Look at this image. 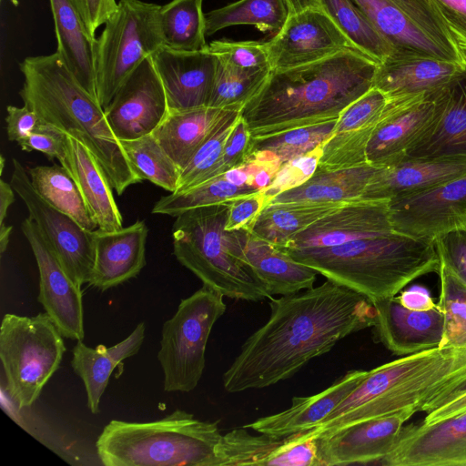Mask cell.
Masks as SVG:
<instances>
[{"mask_svg":"<svg viewBox=\"0 0 466 466\" xmlns=\"http://www.w3.org/2000/svg\"><path fill=\"white\" fill-rule=\"evenodd\" d=\"M258 190L250 185L235 184L223 174L187 190L160 198L155 203L152 213L177 217L188 209L228 203Z\"/></svg>","mask_w":466,"mask_h":466,"instance_id":"60d3db41","label":"cell"},{"mask_svg":"<svg viewBox=\"0 0 466 466\" xmlns=\"http://www.w3.org/2000/svg\"><path fill=\"white\" fill-rule=\"evenodd\" d=\"M253 143L248 124L240 115L227 139L221 157L208 180L244 166L252 154Z\"/></svg>","mask_w":466,"mask_h":466,"instance_id":"c3c4849f","label":"cell"},{"mask_svg":"<svg viewBox=\"0 0 466 466\" xmlns=\"http://www.w3.org/2000/svg\"><path fill=\"white\" fill-rule=\"evenodd\" d=\"M92 36L96 37L97 28L105 25L116 11V0H74Z\"/></svg>","mask_w":466,"mask_h":466,"instance_id":"9f6ffc18","label":"cell"},{"mask_svg":"<svg viewBox=\"0 0 466 466\" xmlns=\"http://www.w3.org/2000/svg\"><path fill=\"white\" fill-rule=\"evenodd\" d=\"M466 384V344L444 345L405 355L368 370L350 395L301 440L403 410L414 413Z\"/></svg>","mask_w":466,"mask_h":466,"instance_id":"3957f363","label":"cell"},{"mask_svg":"<svg viewBox=\"0 0 466 466\" xmlns=\"http://www.w3.org/2000/svg\"><path fill=\"white\" fill-rule=\"evenodd\" d=\"M203 0H172L159 9L164 46L179 51H197L208 46Z\"/></svg>","mask_w":466,"mask_h":466,"instance_id":"ab89813d","label":"cell"},{"mask_svg":"<svg viewBox=\"0 0 466 466\" xmlns=\"http://www.w3.org/2000/svg\"><path fill=\"white\" fill-rule=\"evenodd\" d=\"M266 42L271 70L312 63L354 47L320 6L289 15Z\"/></svg>","mask_w":466,"mask_h":466,"instance_id":"2e32d148","label":"cell"},{"mask_svg":"<svg viewBox=\"0 0 466 466\" xmlns=\"http://www.w3.org/2000/svg\"><path fill=\"white\" fill-rule=\"evenodd\" d=\"M435 119L405 158L466 155V68L437 96Z\"/></svg>","mask_w":466,"mask_h":466,"instance_id":"f546056e","label":"cell"},{"mask_svg":"<svg viewBox=\"0 0 466 466\" xmlns=\"http://www.w3.org/2000/svg\"><path fill=\"white\" fill-rule=\"evenodd\" d=\"M1 158V168H0V173L2 174L3 173V169H4V165H5V158L3 156L0 157Z\"/></svg>","mask_w":466,"mask_h":466,"instance_id":"be15d7a7","label":"cell"},{"mask_svg":"<svg viewBox=\"0 0 466 466\" xmlns=\"http://www.w3.org/2000/svg\"><path fill=\"white\" fill-rule=\"evenodd\" d=\"M281 249L371 302L396 296L423 275L439 273L441 265L435 240L397 231L329 248Z\"/></svg>","mask_w":466,"mask_h":466,"instance_id":"5b68a950","label":"cell"},{"mask_svg":"<svg viewBox=\"0 0 466 466\" xmlns=\"http://www.w3.org/2000/svg\"><path fill=\"white\" fill-rule=\"evenodd\" d=\"M367 374L368 370H350L326 390L312 396L294 397L289 408L243 427L276 439L309 431L334 411Z\"/></svg>","mask_w":466,"mask_h":466,"instance_id":"4316f807","label":"cell"},{"mask_svg":"<svg viewBox=\"0 0 466 466\" xmlns=\"http://www.w3.org/2000/svg\"><path fill=\"white\" fill-rule=\"evenodd\" d=\"M120 143L141 180H148L170 193L177 190L181 170L153 134Z\"/></svg>","mask_w":466,"mask_h":466,"instance_id":"b9f144b4","label":"cell"},{"mask_svg":"<svg viewBox=\"0 0 466 466\" xmlns=\"http://www.w3.org/2000/svg\"><path fill=\"white\" fill-rule=\"evenodd\" d=\"M268 321L244 342L222 377L230 392L285 380L347 336L375 324V308L362 294L327 279L318 287L269 299Z\"/></svg>","mask_w":466,"mask_h":466,"instance_id":"6da1fadb","label":"cell"},{"mask_svg":"<svg viewBox=\"0 0 466 466\" xmlns=\"http://www.w3.org/2000/svg\"><path fill=\"white\" fill-rule=\"evenodd\" d=\"M218 422L177 409L153 421L110 420L96 441L106 466H215Z\"/></svg>","mask_w":466,"mask_h":466,"instance_id":"8992f818","label":"cell"},{"mask_svg":"<svg viewBox=\"0 0 466 466\" xmlns=\"http://www.w3.org/2000/svg\"><path fill=\"white\" fill-rule=\"evenodd\" d=\"M336 122L332 120L263 138H253V151L271 154L283 167L309 155L323 145L331 137Z\"/></svg>","mask_w":466,"mask_h":466,"instance_id":"7bdbcfd3","label":"cell"},{"mask_svg":"<svg viewBox=\"0 0 466 466\" xmlns=\"http://www.w3.org/2000/svg\"><path fill=\"white\" fill-rule=\"evenodd\" d=\"M439 308L445 319L441 346L466 344V284L445 265H441Z\"/></svg>","mask_w":466,"mask_h":466,"instance_id":"bcb514c9","label":"cell"},{"mask_svg":"<svg viewBox=\"0 0 466 466\" xmlns=\"http://www.w3.org/2000/svg\"><path fill=\"white\" fill-rule=\"evenodd\" d=\"M21 229L38 267V301L64 337L83 340L85 329L81 288L67 276L54 249L31 218L22 222Z\"/></svg>","mask_w":466,"mask_h":466,"instance_id":"9a60e30c","label":"cell"},{"mask_svg":"<svg viewBox=\"0 0 466 466\" xmlns=\"http://www.w3.org/2000/svg\"><path fill=\"white\" fill-rule=\"evenodd\" d=\"M57 43L56 53L79 84L96 96V38L89 33L74 0H49Z\"/></svg>","mask_w":466,"mask_h":466,"instance_id":"1f68e13d","label":"cell"},{"mask_svg":"<svg viewBox=\"0 0 466 466\" xmlns=\"http://www.w3.org/2000/svg\"><path fill=\"white\" fill-rule=\"evenodd\" d=\"M12 226L5 224L0 225V252L3 254L7 248L10 233L12 231Z\"/></svg>","mask_w":466,"mask_h":466,"instance_id":"94428289","label":"cell"},{"mask_svg":"<svg viewBox=\"0 0 466 466\" xmlns=\"http://www.w3.org/2000/svg\"><path fill=\"white\" fill-rule=\"evenodd\" d=\"M397 299L405 308L413 310H428L437 306L430 291L425 287L419 285L411 286L401 291Z\"/></svg>","mask_w":466,"mask_h":466,"instance_id":"6f0895ef","label":"cell"},{"mask_svg":"<svg viewBox=\"0 0 466 466\" xmlns=\"http://www.w3.org/2000/svg\"></svg>","mask_w":466,"mask_h":466,"instance_id":"03108f58","label":"cell"},{"mask_svg":"<svg viewBox=\"0 0 466 466\" xmlns=\"http://www.w3.org/2000/svg\"><path fill=\"white\" fill-rule=\"evenodd\" d=\"M466 68V64L416 55L395 54L378 64L372 87L388 99L437 94Z\"/></svg>","mask_w":466,"mask_h":466,"instance_id":"484cf974","label":"cell"},{"mask_svg":"<svg viewBox=\"0 0 466 466\" xmlns=\"http://www.w3.org/2000/svg\"><path fill=\"white\" fill-rule=\"evenodd\" d=\"M163 83L147 57L119 88L105 115L119 141L152 134L168 112Z\"/></svg>","mask_w":466,"mask_h":466,"instance_id":"5bb4252c","label":"cell"},{"mask_svg":"<svg viewBox=\"0 0 466 466\" xmlns=\"http://www.w3.org/2000/svg\"><path fill=\"white\" fill-rule=\"evenodd\" d=\"M394 231L390 218L389 200L359 199L345 203L318 219L280 248H329Z\"/></svg>","mask_w":466,"mask_h":466,"instance_id":"d6986e66","label":"cell"},{"mask_svg":"<svg viewBox=\"0 0 466 466\" xmlns=\"http://www.w3.org/2000/svg\"><path fill=\"white\" fill-rule=\"evenodd\" d=\"M458 46H466V0H432Z\"/></svg>","mask_w":466,"mask_h":466,"instance_id":"db71d44e","label":"cell"},{"mask_svg":"<svg viewBox=\"0 0 466 466\" xmlns=\"http://www.w3.org/2000/svg\"><path fill=\"white\" fill-rule=\"evenodd\" d=\"M387 103V96L371 87L347 106L331 137L322 145L317 168L339 170L368 164L366 149Z\"/></svg>","mask_w":466,"mask_h":466,"instance_id":"44dd1931","label":"cell"},{"mask_svg":"<svg viewBox=\"0 0 466 466\" xmlns=\"http://www.w3.org/2000/svg\"><path fill=\"white\" fill-rule=\"evenodd\" d=\"M395 231L436 240L466 228V176L416 195L389 200Z\"/></svg>","mask_w":466,"mask_h":466,"instance_id":"4fadbf2b","label":"cell"},{"mask_svg":"<svg viewBox=\"0 0 466 466\" xmlns=\"http://www.w3.org/2000/svg\"><path fill=\"white\" fill-rule=\"evenodd\" d=\"M353 1L396 54L466 64L432 0Z\"/></svg>","mask_w":466,"mask_h":466,"instance_id":"8fae6325","label":"cell"},{"mask_svg":"<svg viewBox=\"0 0 466 466\" xmlns=\"http://www.w3.org/2000/svg\"><path fill=\"white\" fill-rule=\"evenodd\" d=\"M224 296L203 285L182 299L163 324L157 360L164 373V390L189 392L205 369L206 347L216 321L225 313Z\"/></svg>","mask_w":466,"mask_h":466,"instance_id":"30bf717a","label":"cell"},{"mask_svg":"<svg viewBox=\"0 0 466 466\" xmlns=\"http://www.w3.org/2000/svg\"><path fill=\"white\" fill-rule=\"evenodd\" d=\"M60 164L76 181L98 229L113 231L123 228V219L103 167L78 138L67 134L66 153Z\"/></svg>","mask_w":466,"mask_h":466,"instance_id":"4dcf8cb0","label":"cell"},{"mask_svg":"<svg viewBox=\"0 0 466 466\" xmlns=\"http://www.w3.org/2000/svg\"><path fill=\"white\" fill-rule=\"evenodd\" d=\"M1 1H3V0H1ZM10 1H11V3H12L14 5H15V6H16V5H18V0H10Z\"/></svg>","mask_w":466,"mask_h":466,"instance_id":"e7e4bbea","label":"cell"},{"mask_svg":"<svg viewBox=\"0 0 466 466\" xmlns=\"http://www.w3.org/2000/svg\"><path fill=\"white\" fill-rule=\"evenodd\" d=\"M67 134L41 120L33 133L17 144L25 151H39L61 162L66 153Z\"/></svg>","mask_w":466,"mask_h":466,"instance_id":"f907efd6","label":"cell"},{"mask_svg":"<svg viewBox=\"0 0 466 466\" xmlns=\"http://www.w3.org/2000/svg\"><path fill=\"white\" fill-rule=\"evenodd\" d=\"M466 176V155L404 158L380 167L361 199L390 200L416 195Z\"/></svg>","mask_w":466,"mask_h":466,"instance_id":"cb8c5ba5","label":"cell"},{"mask_svg":"<svg viewBox=\"0 0 466 466\" xmlns=\"http://www.w3.org/2000/svg\"><path fill=\"white\" fill-rule=\"evenodd\" d=\"M6 112V133L10 141L18 143L25 139L41 122L39 116L25 105L22 107L8 106Z\"/></svg>","mask_w":466,"mask_h":466,"instance_id":"11a10c76","label":"cell"},{"mask_svg":"<svg viewBox=\"0 0 466 466\" xmlns=\"http://www.w3.org/2000/svg\"><path fill=\"white\" fill-rule=\"evenodd\" d=\"M146 326L140 322L122 341L106 348L86 346L78 340L72 350L71 366L84 382L87 407L93 414L100 411L101 398L115 368L126 359L136 355L144 341Z\"/></svg>","mask_w":466,"mask_h":466,"instance_id":"d6a6232c","label":"cell"},{"mask_svg":"<svg viewBox=\"0 0 466 466\" xmlns=\"http://www.w3.org/2000/svg\"><path fill=\"white\" fill-rule=\"evenodd\" d=\"M26 170L33 187L47 203L72 217L84 228H98L76 181L66 167L35 166Z\"/></svg>","mask_w":466,"mask_h":466,"instance_id":"d590c367","label":"cell"},{"mask_svg":"<svg viewBox=\"0 0 466 466\" xmlns=\"http://www.w3.org/2000/svg\"><path fill=\"white\" fill-rule=\"evenodd\" d=\"M424 425L466 413V384L435 399L425 409Z\"/></svg>","mask_w":466,"mask_h":466,"instance_id":"f5cc1de1","label":"cell"},{"mask_svg":"<svg viewBox=\"0 0 466 466\" xmlns=\"http://www.w3.org/2000/svg\"><path fill=\"white\" fill-rule=\"evenodd\" d=\"M208 49L223 63L243 71L271 68L267 42L214 40Z\"/></svg>","mask_w":466,"mask_h":466,"instance_id":"7dc6e473","label":"cell"},{"mask_svg":"<svg viewBox=\"0 0 466 466\" xmlns=\"http://www.w3.org/2000/svg\"><path fill=\"white\" fill-rule=\"evenodd\" d=\"M271 68L243 71L218 59L208 106L240 108L259 91Z\"/></svg>","mask_w":466,"mask_h":466,"instance_id":"ee69618b","label":"cell"},{"mask_svg":"<svg viewBox=\"0 0 466 466\" xmlns=\"http://www.w3.org/2000/svg\"><path fill=\"white\" fill-rule=\"evenodd\" d=\"M228 203L188 209L176 217L174 255L203 285L224 297L247 301L271 299L268 289L231 252L229 231L225 229Z\"/></svg>","mask_w":466,"mask_h":466,"instance_id":"52a82bcc","label":"cell"},{"mask_svg":"<svg viewBox=\"0 0 466 466\" xmlns=\"http://www.w3.org/2000/svg\"><path fill=\"white\" fill-rule=\"evenodd\" d=\"M311 459L307 442L288 437L252 435L242 427L222 434L216 450L215 466H306Z\"/></svg>","mask_w":466,"mask_h":466,"instance_id":"f1b7e54d","label":"cell"},{"mask_svg":"<svg viewBox=\"0 0 466 466\" xmlns=\"http://www.w3.org/2000/svg\"><path fill=\"white\" fill-rule=\"evenodd\" d=\"M289 15L285 0H238L205 14L206 35L231 25H250L273 36Z\"/></svg>","mask_w":466,"mask_h":466,"instance_id":"74e56055","label":"cell"},{"mask_svg":"<svg viewBox=\"0 0 466 466\" xmlns=\"http://www.w3.org/2000/svg\"><path fill=\"white\" fill-rule=\"evenodd\" d=\"M268 198L264 189L238 197L228 203L227 231H251Z\"/></svg>","mask_w":466,"mask_h":466,"instance_id":"681fc988","label":"cell"},{"mask_svg":"<svg viewBox=\"0 0 466 466\" xmlns=\"http://www.w3.org/2000/svg\"><path fill=\"white\" fill-rule=\"evenodd\" d=\"M377 66L361 51L348 47L319 61L271 70L241 116L254 139L337 120L372 87Z\"/></svg>","mask_w":466,"mask_h":466,"instance_id":"7a4b0ae2","label":"cell"},{"mask_svg":"<svg viewBox=\"0 0 466 466\" xmlns=\"http://www.w3.org/2000/svg\"><path fill=\"white\" fill-rule=\"evenodd\" d=\"M19 95L39 118L81 140L97 158L117 195L142 181L128 161L97 98L89 94L56 52L20 63Z\"/></svg>","mask_w":466,"mask_h":466,"instance_id":"277c9868","label":"cell"},{"mask_svg":"<svg viewBox=\"0 0 466 466\" xmlns=\"http://www.w3.org/2000/svg\"><path fill=\"white\" fill-rule=\"evenodd\" d=\"M144 221L117 230L95 231V262L89 285L105 291L136 278L146 265Z\"/></svg>","mask_w":466,"mask_h":466,"instance_id":"83f0119b","label":"cell"},{"mask_svg":"<svg viewBox=\"0 0 466 466\" xmlns=\"http://www.w3.org/2000/svg\"><path fill=\"white\" fill-rule=\"evenodd\" d=\"M319 6L330 17L352 46L380 64L396 54L353 0H319Z\"/></svg>","mask_w":466,"mask_h":466,"instance_id":"f35d334b","label":"cell"},{"mask_svg":"<svg viewBox=\"0 0 466 466\" xmlns=\"http://www.w3.org/2000/svg\"><path fill=\"white\" fill-rule=\"evenodd\" d=\"M15 201V190L10 183L0 180V225L5 224L9 207Z\"/></svg>","mask_w":466,"mask_h":466,"instance_id":"680465c9","label":"cell"},{"mask_svg":"<svg viewBox=\"0 0 466 466\" xmlns=\"http://www.w3.org/2000/svg\"><path fill=\"white\" fill-rule=\"evenodd\" d=\"M379 168L370 164L339 170L316 168L305 181L277 194L268 204L348 203L359 200Z\"/></svg>","mask_w":466,"mask_h":466,"instance_id":"836d02e7","label":"cell"},{"mask_svg":"<svg viewBox=\"0 0 466 466\" xmlns=\"http://www.w3.org/2000/svg\"><path fill=\"white\" fill-rule=\"evenodd\" d=\"M460 51L461 52L464 59L466 60V46H459Z\"/></svg>","mask_w":466,"mask_h":466,"instance_id":"6125c7cd","label":"cell"},{"mask_svg":"<svg viewBox=\"0 0 466 466\" xmlns=\"http://www.w3.org/2000/svg\"><path fill=\"white\" fill-rule=\"evenodd\" d=\"M384 466H465L466 413L432 424L403 426Z\"/></svg>","mask_w":466,"mask_h":466,"instance_id":"ffe728a7","label":"cell"},{"mask_svg":"<svg viewBox=\"0 0 466 466\" xmlns=\"http://www.w3.org/2000/svg\"><path fill=\"white\" fill-rule=\"evenodd\" d=\"M232 254L243 261L272 296L311 289L319 274L279 247L249 231H229Z\"/></svg>","mask_w":466,"mask_h":466,"instance_id":"d4e9b609","label":"cell"},{"mask_svg":"<svg viewBox=\"0 0 466 466\" xmlns=\"http://www.w3.org/2000/svg\"><path fill=\"white\" fill-rule=\"evenodd\" d=\"M344 204H268L250 232L280 248L296 234Z\"/></svg>","mask_w":466,"mask_h":466,"instance_id":"8d00e7d4","label":"cell"},{"mask_svg":"<svg viewBox=\"0 0 466 466\" xmlns=\"http://www.w3.org/2000/svg\"><path fill=\"white\" fill-rule=\"evenodd\" d=\"M379 340L393 354L405 356L441 346L445 319L438 304L428 310L405 308L396 296L372 301Z\"/></svg>","mask_w":466,"mask_h":466,"instance_id":"603a6c76","label":"cell"},{"mask_svg":"<svg viewBox=\"0 0 466 466\" xmlns=\"http://www.w3.org/2000/svg\"><path fill=\"white\" fill-rule=\"evenodd\" d=\"M160 5L120 0L96 38V96L105 110L119 88L148 56L164 46Z\"/></svg>","mask_w":466,"mask_h":466,"instance_id":"9c48e42d","label":"cell"},{"mask_svg":"<svg viewBox=\"0 0 466 466\" xmlns=\"http://www.w3.org/2000/svg\"><path fill=\"white\" fill-rule=\"evenodd\" d=\"M231 109L233 108L205 106L168 110L152 134L182 171L198 148Z\"/></svg>","mask_w":466,"mask_h":466,"instance_id":"e575fe53","label":"cell"},{"mask_svg":"<svg viewBox=\"0 0 466 466\" xmlns=\"http://www.w3.org/2000/svg\"><path fill=\"white\" fill-rule=\"evenodd\" d=\"M435 241L441 263L466 284V228L448 232Z\"/></svg>","mask_w":466,"mask_h":466,"instance_id":"816d5d0a","label":"cell"},{"mask_svg":"<svg viewBox=\"0 0 466 466\" xmlns=\"http://www.w3.org/2000/svg\"><path fill=\"white\" fill-rule=\"evenodd\" d=\"M10 184L54 249L71 280L79 288L89 283L95 262V231L47 203L33 187L27 170L13 159Z\"/></svg>","mask_w":466,"mask_h":466,"instance_id":"7c38bea8","label":"cell"},{"mask_svg":"<svg viewBox=\"0 0 466 466\" xmlns=\"http://www.w3.org/2000/svg\"><path fill=\"white\" fill-rule=\"evenodd\" d=\"M413 414L403 410L319 437L316 440L321 466L378 464L391 451L404 423Z\"/></svg>","mask_w":466,"mask_h":466,"instance_id":"ac0fdd59","label":"cell"},{"mask_svg":"<svg viewBox=\"0 0 466 466\" xmlns=\"http://www.w3.org/2000/svg\"><path fill=\"white\" fill-rule=\"evenodd\" d=\"M241 110L233 108L219 121L181 171L175 192L187 190L208 179L221 157L227 139L239 118Z\"/></svg>","mask_w":466,"mask_h":466,"instance_id":"f6af8a7d","label":"cell"},{"mask_svg":"<svg viewBox=\"0 0 466 466\" xmlns=\"http://www.w3.org/2000/svg\"><path fill=\"white\" fill-rule=\"evenodd\" d=\"M439 93L388 99L366 149L367 163L382 167L404 159L435 119Z\"/></svg>","mask_w":466,"mask_h":466,"instance_id":"e0dca14e","label":"cell"},{"mask_svg":"<svg viewBox=\"0 0 466 466\" xmlns=\"http://www.w3.org/2000/svg\"><path fill=\"white\" fill-rule=\"evenodd\" d=\"M151 58L163 83L169 110L208 105L218 65V57L208 45L197 51L162 46Z\"/></svg>","mask_w":466,"mask_h":466,"instance_id":"7402d4cb","label":"cell"},{"mask_svg":"<svg viewBox=\"0 0 466 466\" xmlns=\"http://www.w3.org/2000/svg\"><path fill=\"white\" fill-rule=\"evenodd\" d=\"M63 337L46 312L3 317L0 360L6 389L19 408L30 407L59 368L66 350Z\"/></svg>","mask_w":466,"mask_h":466,"instance_id":"ba28073f","label":"cell"},{"mask_svg":"<svg viewBox=\"0 0 466 466\" xmlns=\"http://www.w3.org/2000/svg\"><path fill=\"white\" fill-rule=\"evenodd\" d=\"M289 15L299 13L305 9L319 6V0H285Z\"/></svg>","mask_w":466,"mask_h":466,"instance_id":"91938a15","label":"cell"}]
</instances>
